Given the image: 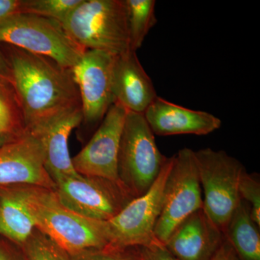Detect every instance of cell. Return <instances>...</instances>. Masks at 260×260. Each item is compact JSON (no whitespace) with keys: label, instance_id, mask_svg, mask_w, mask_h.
Segmentation results:
<instances>
[{"label":"cell","instance_id":"cell-1","mask_svg":"<svg viewBox=\"0 0 260 260\" xmlns=\"http://www.w3.org/2000/svg\"><path fill=\"white\" fill-rule=\"evenodd\" d=\"M26 129L35 132L81 107L70 69L47 56L3 44Z\"/></svg>","mask_w":260,"mask_h":260},{"label":"cell","instance_id":"cell-2","mask_svg":"<svg viewBox=\"0 0 260 260\" xmlns=\"http://www.w3.org/2000/svg\"><path fill=\"white\" fill-rule=\"evenodd\" d=\"M22 200L36 229L67 254L109 245L106 221L85 218L67 208L54 189L40 186H11Z\"/></svg>","mask_w":260,"mask_h":260},{"label":"cell","instance_id":"cell-3","mask_svg":"<svg viewBox=\"0 0 260 260\" xmlns=\"http://www.w3.org/2000/svg\"><path fill=\"white\" fill-rule=\"evenodd\" d=\"M61 25L85 50L114 56L130 50L125 0H83Z\"/></svg>","mask_w":260,"mask_h":260},{"label":"cell","instance_id":"cell-4","mask_svg":"<svg viewBox=\"0 0 260 260\" xmlns=\"http://www.w3.org/2000/svg\"><path fill=\"white\" fill-rule=\"evenodd\" d=\"M143 114L128 112L121 134L118 177L133 198L145 194L167 162Z\"/></svg>","mask_w":260,"mask_h":260},{"label":"cell","instance_id":"cell-5","mask_svg":"<svg viewBox=\"0 0 260 260\" xmlns=\"http://www.w3.org/2000/svg\"><path fill=\"white\" fill-rule=\"evenodd\" d=\"M0 44L47 56L70 70L85 51L61 23L29 13H18L0 23Z\"/></svg>","mask_w":260,"mask_h":260},{"label":"cell","instance_id":"cell-6","mask_svg":"<svg viewBox=\"0 0 260 260\" xmlns=\"http://www.w3.org/2000/svg\"><path fill=\"white\" fill-rule=\"evenodd\" d=\"M194 155L204 193L203 209L223 234L241 201L238 188L245 168L223 150L200 149Z\"/></svg>","mask_w":260,"mask_h":260},{"label":"cell","instance_id":"cell-7","mask_svg":"<svg viewBox=\"0 0 260 260\" xmlns=\"http://www.w3.org/2000/svg\"><path fill=\"white\" fill-rule=\"evenodd\" d=\"M203 190L194 150L184 148L172 157V167L165 186L161 211L154 236L164 244L186 218L203 207Z\"/></svg>","mask_w":260,"mask_h":260},{"label":"cell","instance_id":"cell-8","mask_svg":"<svg viewBox=\"0 0 260 260\" xmlns=\"http://www.w3.org/2000/svg\"><path fill=\"white\" fill-rule=\"evenodd\" d=\"M172 167L168 158L153 185L145 194L135 198L120 213L106 221L109 246L140 247L157 242L155 224L161 211L164 186Z\"/></svg>","mask_w":260,"mask_h":260},{"label":"cell","instance_id":"cell-9","mask_svg":"<svg viewBox=\"0 0 260 260\" xmlns=\"http://www.w3.org/2000/svg\"><path fill=\"white\" fill-rule=\"evenodd\" d=\"M56 196L82 216L108 221L134 199L121 183L98 177H64L55 181Z\"/></svg>","mask_w":260,"mask_h":260},{"label":"cell","instance_id":"cell-10","mask_svg":"<svg viewBox=\"0 0 260 260\" xmlns=\"http://www.w3.org/2000/svg\"><path fill=\"white\" fill-rule=\"evenodd\" d=\"M115 56L105 51L88 49L71 69L79 92L83 121L101 123L115 103L112 73Z\"/></svg>","mask_w":260,"mask_h":260},{"label":"cell","instance_id":"cell-11","mask_svg":"<svg viewBox=\"0 0 260 260\" xmlns=\"http://www.w3.org/2000/svg\"><path fill=\"white\" fill-rule=\"evenodd\" d=\"M126 113L116 102L109 108L91 139L72 158L78 174L121 183L118 177V156Z\"/></svg>","mask_w":260,"mask_h":260},{"label":"cell","instance_id":"cell-12","mask_svg":"<svg viewBox=\"0 0 260 260\" xmlns=\"http://www.w3.org/2000/svg\"><path fill=\"white\" fill-rule=\"evenodd\" d=\"M21 185L56 187L45 168L42 143L28 130L0 147V187Z\"/></svg>","mask_w":260,"mask_h":260},{"label":"cell","instance_id":"cell-13","mask_svg":"<svg viewBox=\"0 0 260 260\" xmlns=\"http://www.w3.org/2000/svg\"><path fill=\"white\" fill-rule=\"evenodd\" d=\"M155 135H207L222 125L218 117L203 111L193 110L159 97L143 113Z\"/></svg>","mask_w":260,"mask_h":260},{"label":"cell","instance_id":"cell-14","mask_svg":"<svg viewBox=\"0 0 260 260\" xmlns=\"http://www.w3.org/2000/svg\"><path fill=\"white\" fill-rule=\"evenodd\" d=\"M224 239L202 208L183 220L164 246L179 260H210Z\"/></svg>","mask_w":260,"mask_h":260},{"label":"cell","instance_id":"cell-15","mask_svg":"<svg viewBox=\"0 0 260 260\" xmlns=\"http://www.w3.org/2000/svg\"><path fill=\"white\" fill-rule=\"evenodd\" d=\"M112 86L115 102L128 112L143 114L158 96L136 51L129 50L115 56Z\"/></svg>","mask_w":260,"mask_h":260},{"label":"cell","instance_id":"cell-16","mask_svg":"<svg viewBox=\"0 0 260 260\" xmlns=\"http://www.w3.org/2000/svg\"><path fill=\"white\" fill-rule=\"evenodd\" d=\"M82 121L83 113L81 107H78L42 129L30 132L42 143L45 168L54 182L61 177L80 175L73 167L68 140Z\"/></svg>","mask_w":260,"mask_h":260},{"label":"cell","instance_id":"cell-17","mask_svg":"<svg viewBox=\"0 0 260 260\" xmlns=\"http://www.w3.org/2000/svg\"><path fill=\"white\" fill-rule=\"evenodd\" d=\"M35 229L31 216L14 189L0 187V236L22 246Z\"/></svg>","mask_w":260,"mask_h":260},{"label":"cell","instance_id":"cell-18","mask_svg":"<svg viewBox=\"0 0 260 260\" xmlns=\"http://www.w3.org/2000/svg\"><path fill=\"white\" fill-rule=\"evenodd\" d=\"M224 237L239 260H260L259 227L251 218L247 203H240L229 220Z\"/></svg>","mask_w":260,"mask_h":260},{"label":"cell","instance_id":"cell-19","mask_svg":"<svg viewBox=\"0 0 260 260\" xmlns=\"http://www.w3.org/2000/svg\"><path fill=\"white\" fill-rule=\"evenodd\" d=\"M127 8L130 50L137 51L143 45L150 29L156 24L155 0H125Z\"/></svg>","mask_w":260,"mask_h":260},{"label":"cell","instance_id":"cell-20","mask_svg":"<svg viewBox=\"0 0 260 260\" xmlns=\"http://www.w3.org/2000/svg\"><path fill=\"white\" fill-rule=\"evenodd\" d=\"M26 130L23 112L13 84L0 79V136L15 138Z\"/></svg>","mask_w":260,"mask_h":260},{"label":"cell","instance_id":"cell-21","mask_svg":"<svg viewBox=\"0 0 260 260\" xmlns=\"http://www.w3.org/2000/svg\"><path fill=\"white\" fill-rule=\"evenodd\" d=\"M83 0H23L22 13L39 15L62 23Z\"/></svg>","mask_w":260,"mask_h":260},{"label":"cell","instance_id":"cell-22","mask_svg":"<svg viewBox=\"0 0 260 260\" xmlns=\"http://www.w3.org/2000/svg\"><path fill=\"white\" fill-rule=\"evenodd\" d=\"M21 247L27 260H69L64 251L37 229Z\"/></svg>","mask_w":260,"mask_h":260},{"label":"cell","instance_id":"cell-23","mask_svg":"<svg viewBox=\"0 0 260 260\" xmlns=\"http://www.w3.org/2000/svg\"><path fill=\"white\" fill-rule=\"evenodd\" d=\"M239 198L248 203L253 221L260 227V181L257 174H249L246 169L239 179Z\"/></svg>","mask_w":260,"mask_h":260},{"label":"cell","instance_id":"cell-24","mask_svg":"<svg viewBox=\"0 0 260 260\" xmlns=\"http://www.w3.org/2000/svg\"><path fill=\"white\" fill-rule=\"evenodd\" d=\"M68 258L69 260H139L138 247L121 249L109 246L68 254Z\"/></svg>","mask_w":260,"mask_h":260},{"label":"cell","instance_id":"cell-25","mask_svg":"<svg viewBox=\"0 0 260 260\" xmlns=\"http://www.w3.org/2000/svg\"><path fill=\"white\" fill-rule=\"evenodd\" d=\"M139 260H179L158 241L138 247Z\"/></svg>","mask_w":260,"mask_h":260},{"label":"cell","instance_id":"cell-26","mask_svg":"<svg viewBox=\"0 0 260 260\" xmlns=\"http://www.w3.org/2000/svg\"><path fill=\"white\" fill-rule=\"evenodd\" d=\"M0 260H27L21 246L0 236Z\"/></svg>","mask_w":260,"mask_h":260},{"label":"cell","instance_id":"cell-27","mask_svg":"<svg viewBox=\"0 0 260 260\" xmlns=\"http://www.w3.org/2000/svg\"><path fill=\"white\" fill-rule=\"evenodd\" d=\"M23 0H0V23L22 13Z\"/></svg>","mask_w":260,"mask_h":260},{"label":"cell","instance_id":"cell-28","mask_svg":"<svg viewBox=\"0 0 260 260\" xmlns=\"http://www.w3.org/2000/svg\"><path fill=\"white\" fill-rule=\"evenodd\" d=\"M210 260H239L235 251L226 239L223 243Z\"/></svg>","mask_w":260,"mask_h":260},{"label":"cell","instance_id":"cell-29","mask_svg":"<svg viewBox=\"0 0 260 260\" xmlns=\"http://www.w3.org/2000/svg\"><path fill=\"white\" fill-rule=\"evenodd\" d=\"M0 79L6 80L13 84L12 79L11 70H10L9 64L7 61L4 53L0 49Z\"/></svg>","mask_w":260,"mask_h":260},{"label":"cell","instance_id":"cell-30","mask_svg":"<svg viewBox=\"0 0 260 260\" xmlns=\"http://www.w3.org/2000/svg\"><path fill=\"white\" fill-rule=\"evenodd\" d=\"M13 139V138H8V137L0 136V147L3 146L5 143Z\"/></svg>","mask_w":260,"mask_h":260},{"label":"cell","instance_id":"cell-31","mask_svg":"<svg viewBox=\"0 0 260 260\" xmlns=\"http://www.w3.org/2000/svg\"><path fill=\"white\" fill-rule=\"evenodd\" d=\"M138 257H139V256H138Z\"/></svg>","mask_w":260,"mask_h":260}]
</instances>
